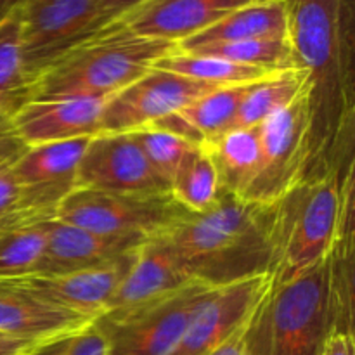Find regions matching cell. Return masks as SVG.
Returning a JSON list of instances; mask_svg holds the SVG:
<instances>
[{"label": "cell", "mask_w": 355, "mask_h": 355, "mask_svg": "<svg viewBox=\"0 0 355 355\" xmlns=\"http://www.w3.org/2000/svg\"><path fill=\"white\" fill-rule=\"evenodd\" d=\"M295 66L309 78L305 177L354 170V0H284Z\"/></svg>", "instance_id": "obj_1"}, {"label": "cell", "mask_w": 355, "mask_h": 355, "mask_svg": "<svg viewBox=\"0 0 355 355\" xmlns=\"http://www.w3.org/2000/svg\"><path fill=\"white\" fill-rule=\"evenodd\" d=\"M272 225L274 203H252L220 187L210 208L186 211L162 236L191 281L220 288L272 274Z\"/></svg>", "instance_id": "obj_2"}, {"label": "cell", "mask_w": 355, "mask_h": 355, "mask_svg": "<svg viewBox=\"0 0 355 355\" xmlns=\"http://www.w3.org/2000/svg\"><path fill=\"white\" fill-rule=\"evenodd\" d=\"M179 44L142 37L120 19L106 24L30 83L26 99H104L130 85Z\"/></svg>", "instance_id": "obj_3"}, {"label": "cell", "mask_w": 355, "mask_h": 355, "mask_svg": "<svg viewBox=\"0 0 355 355\" xmlns=\"http://www.w3.org/2000/svg\"><path fill=\"white\" fill-rule=\"evenodd\" d=\"M335 329L326 257L290 279L269 281L246 322V355H322Z\"/></svg>", "instance_id": "obj_4"}, {"label": "cell", "mask_w": 355, "mask_h": 355, "mask_svg": "<svg viewBox=\"0 0 355 355\" xmlns=\"http://www.w3.org/2000/svg\"><path fill=\"white\" fill-rule=\"evenodd\" d=\"M354 205V170L302 180L274 203V267L270 281H284L328 257Z\"/></svg>", "instance_id": "obj_5"}, {"label": "cell", "mask_w": 355, "mask_h": 355, "mask_svg": "<svg viewBox=\"0 0 355 355\" xmlns=\"http://www.w3.org/2000/svg\"><path fill=\"white\" fill-rule=\"evenodd\" d=\"M211 290L193 281L127 311L104 312L94 324L106 336L107 355H170Z\"/></svg>", "instance_id": "obj_6"}, {"label": "cell", "mask_w": 355, "mask_h": 355, "mask_svg": "<svg viewBox=\"0 0 355 355\" xmlns=\"http://www.w3.org/2000/svg\"><path fill=\"white\" fill-rule=\"evenodd\" d=\"M187 210L168 193L130 194L76 187L55 218L107 236L148 239L168 231Z\"/></svg>", "instance_id": "obj_7"}, {"label": "cell", "mask_w": 355, "mask_h": 355, "mask_svg": "<svg viewBox=\"0 0 355 355\" xmlns=\"http://www.w3.org/2000/svg\"><path fill=\"white\" fill-rule=\"evenodd\" d=\"M110 23L97 0H24L19 24L28 82Z\"/></svg>", "instance_id": "obj_8"}, {"label": "cell", "mask_w": 355, "mask_h": 355, "mask_svg": "<svg viewBox=\"0 0 355 355\" xmlns=\"http://www.w3.org/2000/svg\"><path fill=\"white\" fill-rule=\"evenodd\" d=\"M309 159V89L260 123V163L243 200L272 205L304 180Z\"/></svg>", "instance_id": "obj_9"}, {"label": "cell", "mask_w": 355, "mask_h": 355, "mask_svg": "<svg viewBox=\"0 0 355 355\" xmlns=\"http://www.w3.org/2000/svg\"><path fill=\"white\" fill-rule=\"evenodd\" d=\"M211 89L217 87L153 66L130 85L104 101L99 134H130L155 125Z\"/></svg>", "instance_id": "obj_10"}, {"label": "cell", "mask_w": 355, "mask_h": 355, "mask_svg": "<svg viewBox=\"0 0 355 355\" xmlns=\"http://www.w3.org/2000/svg\"><path fill=\"white\" fill-rule=\"evenodd\" d=\"M90 137L24 148L14 163L17 208L30 214L55 217L58 208L73 189Z\"/></svg>", "instance_id": "obj_11"}, {"label": "cell", "mask_w": 355, "mask_h": 355, "mask_svg": "<svg viewBox=\"0 0 355 355\" xmlns=\"http://www.w3.org/2000/svg\"><path fill=\"white\" fill-rule=\"evenodd\" d=\"M76 187L130 194L170 191L132 134H97L90 137L78 165Z\"/></svg>", "instance_id": "obj_12"}, {"label": "cell", "mask_w": 355, "mask_h": 355, "mask_svg": "<svg viewBox=\"0 0 355 355\" xmlns=\"http://www.w3.org/2000/svg\"><path fill=\"white\" fill-rule=\"evenodd\" d=\"M137 248L104 266L68 274H26L10 277L42 300L96 321L110 307L134 263Z\"/></svg>", "instance_id": "obj_13"}, {"label": "cell", "mask_w": 355, "mask_h": 355, "mask_svg": "<svg viewBox=\"0 0 355 355\" xmlns=\"http://www.w3.org/2000/svg\"><path fill=\"white\" fill-rule=\"evenodd\" d=\"M269 281L270 276H259L214 288L196 309L170 355H210L248 321Z\"/></svg>", "instance_id": "obj_14"}, {"label": "cell", "mask_w": 355, "mask_h": 355, "mask_svg": "<svg viewBox=\"0 0 355 355\" xmlns=\"http://www.w3.org/2000/svg\"><path fill=\"white\" fill-rule=\"evenodd\" d=\"M104 99L64 97L26 99L9 118L14 135L26 148L99 134Z\"/></svg>", "instance_id": "obj_15"}, {"label": "cell", "mask_w": 355, "mask_h": 355, "mask_svg": "<svg viewBox=\"0 0 355 355\" xmlns=\"http://www.w3.org/2000/svg\"><path fill=\"white\" fill-rule=\"evenodd\" d=\"M144 241L142 238L99 234L52 218L44 255L31 274H68L92 269L127 255Z\"/></svg>", "instance_id": "obj_16"}, {"label": "cell", "mask_w": 355, "mask_h": 355, "mask_svg": "<svg viewBox=\"0 0 355 355\" xmlns=\"http://www.w3.org/2000/svg\"><path fill=\"white\" fill-rule=\"evenodd\" d=\"M252 2L259 0H148L120 21L142 37L180 44Z\"/></svg>", "instance_id": "obj_17"}, {"label": "cell", "mask_w": 355, "mask_h": 355, "mask_svg": "<svg viewBox=\"0 0 355 355\" xmlns=\"http://www.w3.org/2000/svg\"><path fill=\"white\" fill-rule=\"evenodd\" d=\"M92 319L42 300L12 279H0V333L38 343L68 338Z\"/></svg>", "instance_id": "obj_18"}, {"label": "cell", "mask_w": 355, "mask_h": 355, "mask_svg": "<svg viewBox=\"0 0 355 355\" xmlns=\"http://www.w3.org/2000/svg\"><path fill=\"white\" fill-rule=\"evenodd\" d=\"M193 283L162 234L148 238L137 248L130 270L118 286L106 312L127 311Z\"/></svg>", "instance_id": "obj_19"}, {"label": "cell", "mask_w": 355, "mask_h": 355, "mask_svg": "<svg viewBox=\"0 0 355 355\" xmlns=\"http://www.w3.org/2000/svg\"><path fill=\"white\" fill-rule=\"evenodd\" d=\"M248 85V83H246ZM246 85L217 87L149 127L168 130L194 146H208L232 130Z\"/></svg>", "instance_id": "obj_20"}, {"label": "cell", "mask_w": 355, "mask_h": 355, "mask_svg": "<svg viewBox=\"0 0 355 355\" xmlns=\"http://www.w3.org/2000/svg\"><path fill=\"white\" fill-rule=\"evenodd\" d=\"M288 38V12L284 0H259L232 10L207 30L179 44L180 51L225 42Z\"/></svg>", "instance_id": "obj_21"}, {"label": "cell", "mask_w": 355, "mask_h": 355, "mask_svg": "<svg viewBox=\"0 0 355 355\" xmlns=\"http://www.w3.org/2000/svg\"><path fill=\"white\" fill-rule=\"evenodd\" d=\"M55 217L19 208L0 217V279L31 274L47 245L49 222Z\"/></svg>", "instance_id": "obj_22"}, {"label": "cell", "mask_w": 355, "mask_h": 355, "mask_svg": "<svg viewBox=\"0 0 355 355\" xmlns=\"http://www.w3.org/2000/svg\"><path fill=\"white\" fill-rule=\"evenodd\" d=\"M205 148L214 159L222 189L241 198L259 168L260 125L232 128Z\"/></svg>", "instance_id": "obj_23"}, {"label": "cell", "mask_w": 355, "mask_h": 355, "mask_svg": "<svg viewBox=\"0 0 355 355\" xmlns=\"http://www.w3.org/2000/svg\"><path fill=\"white\" fill-rule=\"evenodd\" d=\"M307 89V73L298 68L272 71L248 83L239 103L234 128L259 127L266 118L286 107Z\"/></svg>", "instance_id": "obj_24"}, {"label": "cell", "mask_w": 355, "mask_h": 355, "mask_svg": "<svg viewBox=\"0 0 355 355\" xmlns=\"http://www.w3.org/2000/svg\"><path fill=\"white\" fill-rule=\"evenodd\" d=\"M155 68H162L165 71L191 78L194 82L207 83L211 87H232L246 85L272 71H266L252 66H241L225 59L214 58V55L193 54V52L173 51L165 58L155 62Z\"/></svg>", "instance_id": "obj_25"}, {"label": "cell", "mask_w": 355, "mask_h": 355, "mask_svg": "<svg viewBox=\"0 0 355 355\" xmlns=\"http://www.w3.org/2000/svg\"><path fill=\"white\" fill-rule=\"evenodd\" d=\"M220 193L217 168L205 146H198L170 182L173 200L191 214H200L217 201Z\"/></svg>", "instance_id": "obj_26"}, {"label": "cell", "mask_w": 355, "mask_h": 355, "mask_svg": "<svg viewBox=\"0 0 355 355\" xmlns=\"http://www.w3.org/2000/svg\"><path fill=\"white\" fill-rule=\"evenodd\" d=\"M184 52L214 55V58L225 59L236 64L252 66V68H260L266 71H283V69L297 68L288 38L225 42V44L203 45V47Z\"/></svg>", "instance_id": "obj_27"}, {"label": "cell", "mask_w": 355, "mask_h": 355, "mask_svg": "<svg viewBox=\"0 0 355 355\" xmlns=\"http://www.w3.org/2000/svg\"><path fill=\"white\" fill-rule=\"evenodd\" d=\"M30 82L21 52L19 9L0 23V99L23 104Z\"/></svg>", "instance_id": "obj_28"}, {"label": "cell", "mask_w": 355, "mask_h": 355, "mask_svg": "<svg viewBox=\"0 0 355 355\" xmlns=\"http://www.w3.org/2000/svg\"><path fill=\"white\" fill-rule=\"evenodd\" d=\"M130 134L141 146L142 153L151 163L155 172L168 184V187L177 170L182 166L187 156L198 148L186 139L158 127H144L141 130L130 132Z\"/></svg>", "instance_id": "obj_29"}, {"label": "cell", "mask_w": 355, "mask_h": 355, "mask_svg": "<svg viewBox=\"0 0 355 355\" xmlns=\"http://www.w3.org/2000/svg\"><path fill=\"white\" fill-rule=\"evenodd\" d=\"M26 146L14 135L7 123L0 130V217L10 214L17 208V186L14 180V163L21 156Z\"/></svg>", "instance_id": "obj_30"}, {"label": "cell", "mask_w": 355, "mask_h": 355, "mask_svg": "<svg viewBox=\"0 0 355 355\" xmlns=\"http://www.w3.org/2000/svg\"><path fill=\"white\" fill-rule=\"evenodd\" d=\"M62 355H107L106 336L92 321L69 338Z\"/></svg>", "instance_id": "obj_31"}, {"label": "cell", "mask_w": 355, "mask_h": 355, "mask_svg": "<svg viewBox=\"0 0 355 355\" xmlns=\"http://www.w3.org/2000/svg\"><path fill=\"white\" fill-rule=\"evenodd\" d=\"M146 2L148 0H97L99 9L103 10V14L110 21L121 19V17L127 16L128 12H132V10L137 9Z\"/></svg>", "instance_id": "obj_32"}, {"label": "cell", "mask_w": 355, "mask_h": 355, "mask_svg": "<svg viewBox=\"0 0 355 355\" xmlns=\"http://www.w3.org/2000/svg\"><path fill=\"white\" fill-rule=\"evenodd\" d=\"M42 345H45V343L16 338V336H9L0 333V355H24Z\"/></svg>", "instance_id": "obj_33"}, {"label": "cell", "mask_w": 355, "mask_h": 355, "mask_svg": "<svg viewBox=\"0 0 355 355\" xmlns=\"http://www.w3.org/2000/svg\"><path fill=\"white\" fill-rule=\"evenodd\" d=\"M354 335L342 331H333L326 342L322 355H354Z\"/></svg>", "instance_id": "obj_34"}, {"label": "cell", "mask_w": 355, "mask_h": 355, "mask_svg": "<svg viewBox=\"0 0 355 355\" xmlns=\"http://www.w3.org/2000/svg\"><path fill=\"white\" fill-rule=\"evenodd\" d=\"M246 322L238 329V331L232 333L224 343H220V345H218L210 355H246V345H245Z\"/></svg>", "instance_id": "obj_35"}, {"label": "cell", "mask_w": 355, "mask_h": 355, "mask_svg": "<svg viewBox=\"0 0 355 355\" xmlns=\"http://www.w3.org/2000/svg\"><path fill=\"white\" fill-rule=\"evenodd\" d=\"M69 338H71V336H68V338L55 340V342H51V343H45V345L38 347V349L31 350V352H28L24 355H62L64 354V349H66V345H68Z\"/></svg>", "instance_id": "obj_36"}, {"label": "cell", "mask_w": 355, "mask_h": 355, "mask_svg": "<svg viewBox=\"0 0 355 355\" xmlns=\"http://www.w3.org/2000/svg\"><path fill=\"white\" fill-rule=\"evenodd\" d=\"M19 106H21V104H16V103H10V101L0 99V130H2V128L6 127L7 123H9L10 114H12L14 111H16Z\"/></svg>", "instance_id": "obj_37"}, {"label": "cell", "mask_w": 355, "mask_h": 355, "mask_svg": "<svg viewBox=\"0 0 355 355\" xmlns=\"http://www.w3.org/2000/svg\"><path fill=\"white\" fill-rule=\"evenodd\" d=\"M23 2L24 0H0V23L12 12H16Z\"/></svg>", "instance_id": "obj_38"}]
</instances>
